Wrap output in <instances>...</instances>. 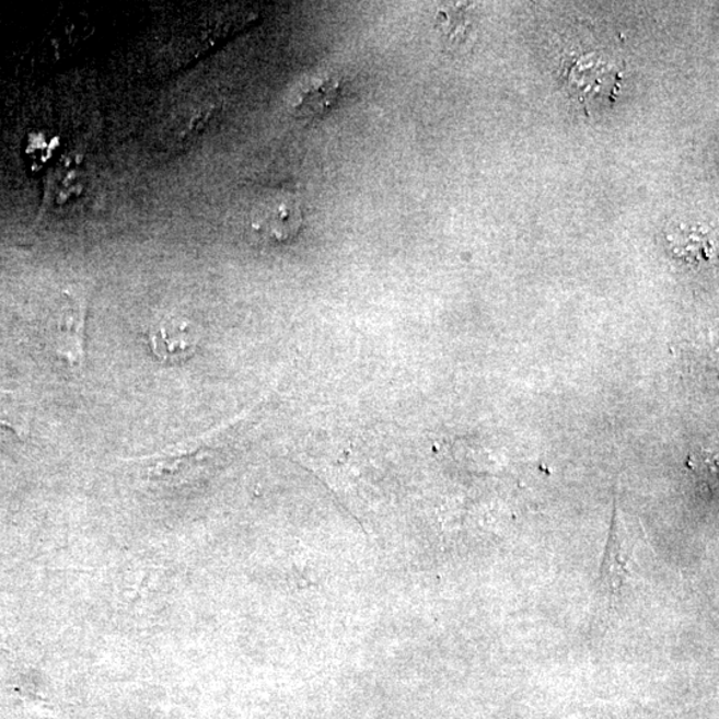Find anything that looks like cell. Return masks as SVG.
Segmentation results:
<instances>
[{
	"instance_id": "6da1fadb",
	"label": "cell",
	"mask_w": 719,
	"mask_h": 719,
	"mask_svg": "<svg viewBox=\"0 0 719 719\" xmlns=\"http://www.w3.org/2000/svg\"><path fill=\"white\" fill-rule=\"evenodd\" d=\"M89 294L70 291L63 294L58 315L55 347L58 356L76 370L85 361V329H88Z\"/></svg>"
},
{
	"instance_id": "7a4b0ae2",
	"label": "cell",
	"mask_w": 719,
	"mask_h": 719,
	"mask_svg": "<svg viewBox=\"0 0 719 719\" xmlns=\"http://www.w3.org/2000/svg\"><path fill=\"white\" fill-rule=\"evenodd\" d=\"M198 328L188 320L169 317L151 325L149 343L153 356L163 364L176 366L193 358L199 347Z\"/></svg>"
},
{
	"instance_id": "3957f363",
	"label": "cell",
	"mask_w": 719,
	"mask_h": 719,
	"mask_svg": "<svg viewBox=\"0 0 719 719\" xmlns=\"http://www.w3.org/2000/svg\"><path fill=\"white\" fill-rule=\"evenodd\" d=\"M301 223L303 214L293 201L275 200L255 213L252 225L263 237L274 242H287L297 237Z\"/></svg>"
},
{
	"instance_id": "277c9868",
	"label": "cell",
	"mask_w": 719,
	"mask_h": 719,
	"mask_svg": "<svg viewBox=\"0 0 719 719\" xmlns=\"http://www.w3.org/2000/svg\"><path fill=\"white\" fill-rule=\"evenodd\" d=\"M668 243L674 255L689 263L709 260L715 251L711 239L703 230H675L668 236Z\"/></svg>"
},
{
	"instance_id": "5b68a950",
	"label": "cell",
	"mask_w": 719,
	"mask_h": 719,
	"mask_svg": "<svg viewBox=\"0 0 719 719\" xmlns=\"http://www.w3.org/2000/svg\"><path fill=\"white\" fill-rule=\"evenodd\" d=\"M339 88V82L335 79L317 80L315 84L301 92L293 108L301 116L323 114L336 101Z\"/></svg>"
},
{
	"instance_id": "8992f818",
	"label": "cell",
	"mask_w": 719,
	"mask_h": 719,
	"mask_svg": "<svg viewBox=\"0 0 719 719\" xmlns=\"http://www.w3.org/2000/svg\"><path fill=\"white\" fill-rule=\"evenodd\" d=\"M626 576V557L623 550V544L619 541V534L612 526L610 543H607L604 564L601 569V587L606 594L616 595Z\"/></svg>"
},
{
	"instance_id": "52a82bcc",
	"label": "cell",
	"mask_w": 719,
	"mask_h": 719,
	"mask_svg": "<svg viewBox=\"0 0 719 719\" xmlns=\"http://www.w3.org/2000/svg\"><path fill=\"white\" fill-rule=\"evenodd\" d=\"M28 434V422L24 417L14 411L0 409V436L21 439Z\"/></svg>"
}]
</instances>
